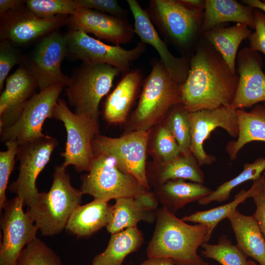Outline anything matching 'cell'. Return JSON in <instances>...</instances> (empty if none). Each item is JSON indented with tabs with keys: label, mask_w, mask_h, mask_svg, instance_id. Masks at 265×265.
<instances>
[{
	"label": "cell",
	"mask_w": 265,
	"mask_h": 265,
	"mask_svg": "<svg viewBox=\"0 0 265 265\" xmlns=\"http://www.w3.org/2000/svg\"><path fill=\"white\" fill-rule=\"evenodd\" d=\"M0 15V41L7 40L17 46L26 45L45 37L69 21L67 16L39 18L26 5Z\"/></svg>",
	"instance_id": "9a60e30c"
},
{
	"label": "cell",
	"mask_w": 265,
	"mask_h": 265,
	"mask_svg": "<svg viewBox=\"0 0 265 265\" xmlns=\"http://www.w3.org/2000/svg\"><path fill=\"white\" fill-rule=\"evenodd\" d=\"M112 206L108 201L94 199L78 206L71 214L65 229L79 237H88L106 226L110 218Z\"/></svg>",
	"instance_id": "d4e9b609"
},
{
	"label": "cell",
	"mask_w": 265,
	"mask_h": 265,
	"mask_svg": "<svg viewBox=\"0 0 265 265\" xmlns=\"http://www.w3.org/2000/svg\"><path fill=\"white\" fill-rule=\"evenodd\" d=\"M150 132L132 131L117 138L99 134L92 141L93 153L113 158L120 170L134 177L150 190L146 160Z\"/></svg>",
	"instance_id": "9c48e42d"
},
{
	"label": "cell",
	"mask_w": 265,
	"mask_h": 265,
	"mask_svg": "<svg viewBox=\"0 0 265 265\" xmlns=\"http://www.w3.org/2000/svg\"><path fill=\"white\" fill-rule=\"evenodd\" d=\"M248 265H260L253 261L248 260Z\"/></svg>",
	"instance_id": "7dc6e473"
},
{
	"label": "cell",
	"mask_w": 265,
	"mask_h": 265,
	"mask_svg": "<svg viewBox=\"0 0 265 265\" xmlns=\"http://www.w3.org/2000/svg\"><path fill=\"white\" fill-rule=\"evenodd\" d=\"M264 106L265 107V102L264 103Z\"/></svg>",
	"instance_id": "681fc988"
},
{
	"label": "cell",
	"mask_w": 265,
	"mask_h": 265,
	"mask_svg": "<svg viewBox=\"0 0 265 265\" xmlns=\"http://www.w3.org/2000/svg\"><path fill=\"white\" fill-rule=\"evenodd\" d=\"M254 9L234 0H206L202 30L204 32L230 22L254 28Z\"/></svg>",
	"instance_id": "484cf974"
},
{
	"label": "cell",
	"mask_w": 265,
	"mask_h": 265,
	"mask_svg": "<svg viewBox=\"0 0 265 265\" xmlns=\"http://www.w3.org/2000/svg\"><path fill=\"white\" fill-rule=\"evenodd\" d=\"M18 197L7 200L0 218V265H16L25 247L37 238L38 228Z\"/></svg>",
	"instance_id": "5bb4252c"
},
{
	"label": "cell",
	"mask_w": 265,
	"mask_h": 265,
	"mask_svg": "<svg viewBox=\"0 0 265 265\" xmlns=\"http://www.w3.org/2000/svg\"><path fill=\"white\" fill-rule=\"evenodd\" d=\"M153 140L151 152L156 163L168 162L181 154L177 141L164 123L157 129Z\"/></svg>",
	"instance_id": "8d00e7d4"
},
{
	"label": "cell",
	"mask_w": 265,
	"mask_h": 265,
	"mask_svg": "<svg viewBox=\"0 0 265 265\" xmlns=\"http://www.w3.org/2000/svg\"><path fill=\"white\" fill-rule=\"evenodd\" d=\"M213 191L203 184L178 179L155 187L153 193L162 207L175 214L186 205L198 202Z\"/></svg>",
	"instance_id": "cb8c5ba5"
},
{
	"label": "cell",
	"mask_w": 265,
	"mask_h": 265,
	"mask_svg": "<svg viewBox=\"0 0 265 265\" xmlns=\"http://www.w3.org/2000/svg\"><path fill=\"white\" fill-rule=\"evenodd\" d=\"M203 10L182 0H151L146 9L158 33L182 50L190 45L202 26Z\"/></svg>",
	"instance_id": "8992f818"
},
{
	"label": "cell",
	"mask_w": 265,
	"mask_h": 265,
	"mask_svg": "<svg viewBox=\"0 0 265 265\" xmlns=\"http://www.w3.org/2000/svg\"><path fill=\"white\" fill-rule=\"evenodd\" d=\"M7 150L0 152V210H2L7 201L6 190L8 181L15 164L18 145L9 141L5 143Z\"/></svg>",
	"instance_id": "74e56055"
},
{
	"label": "cell",
	"mask_w": 265,
	"mask_h": 265,
	"mask_svg": "<svg viewBox=\"0 0 265 265\" xmlns=\"http://www.w3.org/2000/svg\"><path fill=\"white\" fill-rule=\"evenodd\" d=\"M265 171V158L260 157L251 163H245L242 171L235 178L219 185L212 192L198 201L207 205L213 202H222L229 199L234 188L243 183L259 178Z\"/></svg>",
	"instance_id": "1f68e13d"
},
{
	"label": "cell",
	"mask_w": 265,
	"mask_h": 265,
	"mask_svg": "<svg viewBox=\"0 0 265 265\" xmlns=\"http://www.w3.org/2000/svg\"><path fill=\"white\" fill-rule=\"evenodd\" d=\"M142 81V74L138 69L123 76L105 104L104 117L108 123L119 124L126 120Z\"/></svg>",
	"instance_id": "44dd1931"
},
{
	"label": "cell",
	"mask_w": 265,
	"mask_h": 265,
	"mask_svg": "<svg viewBox=\"0 0 265 265\" xmlns=\"http://www.w3.org/2000/svg\"><path fill=\"white\" fill-rule=\"evenodd\" d=\"M72 29L92 33L115 45L129 43L133 39L134 27L126 18L107 14L96 10L79 8L69 18Z\"/></svg>",
	"instance_id": "ac0fdd59"
},
{
	"label": "cell",
	"mask_w": 265,
	"mask_h": 265,
	"mask_svg": "<svg viewBox=\"0 0 265 265\" xmlns=\"http://www.w3.org/2000/svg\"><path fill=\"white\" fill-rule=\"evenodd\" d=\"M134 18V30L145 44L152 46L158 53L160 60L169 73L183 84L188 74L189 59L177 57L169 51L166 43L152 23L146 9H144L136 0H127Z\"/></svg>",
	"instance_id": "d6986e66"
},
{
	"label": "cell",
	"mask_w": 265,
	"mask_h": 265,
	"mask_svg": "<svg viewBox=\"0 0 265 265\" xmlns=\"http://www.w3.org/2000/svg\"><path fill=\"white\" fill-rule=\"evenodd\" d=\"M137 106L130 120L129 131H148L170 110L181 104L182 84L175 79L157 58L151 61Z\"/></svg>",
	"instance_id": "3957f363"
},
{
	"label": "cell",
	"mask_w": 265,
	"mask_h": 265,
	"mask_svg": "<svg viewBox=\"0 0 265 265\" xmlns=\"http://www.w3.org/2000/svg\"><path fill=\"white\" fill-rule=\"evenodd\" d=\"M134 198L144 209L150 211H155L159 204L153 192L150 190L142 192Z\"/></svg>",
	"instance_id": "7bdbcfd3"
},
{
	"label": "cell",
	"mask_w": 265,
	"mask_h": 265,
	"mask_svg": "<svg viewBox=\"0 0 265 265\" xmlns=\"http://www.w3.org/2000/svg\"><path fill=\"white\" fill-rule=\"evenodd\" d=\"M263 65L260 55L249 47L242 49L238 53V82L231 105L235 109H244L265 102V74Z\"/></svg>",
	"instance_id": "e0dca14e"
},
{
	"label": "cell",
	"mask_w": 265,
	"mask_h": 265,
	"mask_svg": "<svg viewBox=\"0 0 265 265\" xmlns=\"http://www.w3.org/2000/svg\"><path fill=\"white\" fill-rule=\"evenodd\" d=\"M68 56L83 63L106 64L117 69L122 76L130 71L132 64L145 53L142 42L131 50L120 45H109L95 39L81 30L72 29L67 34Z\"/></svg>",
	"instance_id": "30bf717a"
},
{
	"label": "cell",
	"mask_w": 265,
	"mask_h": 265,
	"mask_svg": "<svg viewBox=\"0 0 265 265\" xmlns=\"http://www.w3.org/2000/svg\"><path fill=\"white\" fill-rule=\"evenodd\" d=\"M53 118L61 121L67 132L62 166L73 165L78 172L90 170L94 154L92 143L99 134L98 122L73 112L63 99H58L53 110Z\"/></svg>",
	"instance_id": "52a82bcc"
},
{
	"label": "cell",
	"mask_w": 265,
	"mask_h": 265,
	"mask_svg": "<svg viewBox=\"0 0 265 265\" xmlns=\"http://www.w3.org/2000/svg\"><path fill=\"white\" fill-rule=\"evenodd\" d=\"M251 187L247 190L242 189L230 203L208 210L197 211L181 219L185 222L206 225L208 227V232L205 242H208L217 224L223 219L227 218L230 213L237 210L240 203H244L247 198L251 197Z\"/></svg>",
	"instance_id": "4dcf8cb0"
},
{
	"label": "cell",
	"mask_w": 265,
	"mask_h": 265,
	"mask_svg": "<svg viewBox=\"0 0 265 265\" xmlns=\"http://www.w3.org/2000/svg\"><path fill=\"white\" fill-rule=\"evenodd\" d=\"M83 194L80 189L71 185L66 168L57 165L50 190L39 192L26 212L43 236H53L65 228L71 214L80 205Z\"/></svg>",
	"instance_id": "277c9868"
},
{
	"label": "cell",
	"mask_w": 265,
	"mask_h": 265,
	"mask_svg": "<svg viewBox=\"0 0 265 265\" xmlns=\"http://www.w3.org/2000/svg\"><path fill=\"white\" fill-rule=\"evenodd\" d=\"M238 134L236 140L229 141L226 151L231 160H235L240 150L254 141L265 142V107L256 105L250 111L237 110Z\"/></svg>",
	"instance_id": "4316f807"
},
{
	"label": "cell",
	"mask_w": 265,
	"mask_h": 265,
	"mask_svg": "<svg viewBox=\"0 0 265 265\" xmlns=\"http://www.w3.org/2000/svg\"><path fill=\"white\" fill-rule=\"evenodd\" d=\"M37 87L35 80L23 65L7 78L0 96V130L17 121Z\"/></svg>",
	"instance_id": "ffe728a7"
},
{
	"label": "cell",
	"mask_w": 265,
	"mask_h": 265,
	"mask_svg": "<svg viewBox=\"0 0 265 265\" xmlns=\"http://www.w3.org/2000/svg\"><path fill=\"white\" fill-rule=\"evenodd\" d=\"M64 86L55 84L40 90L27 102L21 116L12 125L0 130V140L12 141L18 146L44 136L42 128L53 110Z\"/></svg>",
	"instance_id": "7c38bea8"
},
{
	"label": "cell",
	"mask_w": 265,
	"mask_h": 265,
	"mask_svg": "<svg viewBox=\"0 0 265 265\" xmlns=\"http://www.w3.org/2000/svg\"><path fill=\"white\" fill-rule=\"evenodd\" d=\"M156 221L148 258H169L175 265H209L197 253L208 232L206 225L187 224L163 207L157 211Z\"/></svg>",
	"instance_id": "7a4b0ae2"
},
{
	"label": "cell",
	"mask_w": 265,
	"mask_h": 265,
	"mask_svg": "<svg viewBox=\"0 0 265 265\" xmlns=\"http://www.w3.org/2000/svg\"><path fill=\"white\" fill-rule=\"evenodd\" d=\"M204 37L212 45L227 65L236 74V59L241 42L250 36L251 31L248 26L241 24L230 27L214 28L204 32Z\"/></svg>",
	"instance_id": "f1b7e54d"
},
{
	"label": "cell",
	"mask_w": 265,
	"mask_h": 265,
	"mask_svg": "<svg viewBox=\"0 0 265 265\" xmlns=\"http://www.w3.org/2000/svg\"><path fill=\"white\" fill-rule=\"evenodd\" d=\"M80 7L91 9L116 17L127 18L128 10L115 0H75Z\"/></svg>",
	"instance_id": "60d3db41"
},
{
	"label": "cell",
	"mask_w": 265,
	"mask_h": 265,
	"mask_svg": "<svg viewBox=\"0 0 265 265\" xmlns=\"http://www.w3.org/2000/svg\"><path fill=\"white\" fill-rule=\"evenodd\" d=\"M80 180L83 194L106 201L134 198L148 190L134 177L120 170L113 158L103 155H94L88 173L82 175Z\"/></svg>",
	"instance_id": "ba28073f"
},
{
	"label": "cell",
	"mask_w": 265,
	"mask_h": 265,
	"mask_svg": "<svg viewBox=\"0 0 265 265\" xmlns=\"http://www.w3.org/2000/svg\"><path fill=\"white\" fill-rule=\"evenodd\" d=\"M265 4V0L262 1Z\"/></svg>",
	"instance_id": "c3c4849f"
},
{
	"label": "cell",
	"mask_w": 265,
	"mask_h": 265,
	"mask_svg": "<svg viewBox=\"0 0 265 265\" xmlns=\"http://www.w3.org/2000/svg\"><path fill=\"white\" fill-rule=\"evenodd\" d=\"M156 212L145 210L134 197L118 198L112 206L106 230L113 234L127 228L136 227L141 221L152 223L156 219Z\"/></svg>",
	"instance_id": "f546056e"
},
{
	"label": "cell",
	"mask_w": 265,
	"mask_h": 265,
	"mask_svg": "<svg viewBox=\"0 0 265 265\" xmlns=\"http://www.w3.org/2000/svg\"><path fill=\"white\" fill-rule=\"evenodd\" d=\"M251 197L256 208L253 215L257 220L265 238V171L253 181Z\"/></svg>",
	"instance_id": "ab89813d"
},
{
	"label": "cell",
	"mask_w": 265,
	"mask_h": 265,
	"mask_svg": "<svg viewBox=\"0 0 265 265\" xmlns=\"http://www.w3.org/2000/svg\"><path fill=\"white\" fill-rule=\"evenodd\" d=\"M201 247L203 256L222 265H248L247 256L237 245L232 244L227 235H221L217 244L203 242Z\"/></svg>",
	"instance_id": "d6a6232c"
},
{
	"label": "cell",
	"mask_w": 265,
	"mask_h": 265,
	"mask_svg": "<svg viewBox=\"0 0 265 265\" xmlns=\"http://www.w3.org/2000/svg\"><path fill=\"white\" fill-rule=\"evenodd\" d=\"M26 5V0H0V14Z\"/></svg>",
	"instance_id": "ee69618b"
},
{
	"label": "cell",
	"mask_w": 265,
	"mask_h": 265,
	"mask_svg": "<svg viewBox=\"0 0 265 265\" xmlns=\"http://www.w3.org/2000/svg\"><path fill=\"white\" fill-rule=\"evenodd\" d=\"M237 110L232 106H222L212 110H201L189 113L191 142L190 151L200 166L210 165L215 158L206 153L203 144L214 130L224 129L232 137L237 138L238 126Z\"/></svg>",
	"instance_id": "2e32d148"
},
{
	"label": "cell",
	"mask_w": 265,
	"mask_h": 265,
	"mask_svg": "<svg viewBox=\"0 0 265 265\" xmlns=\"http://www.w3.org/2000/svg\"><path fill=\"white\" fill-rule=\"evenodd\" d=\"M25 58L12 43L7 40L0 42V91L11 69L16 65H24Z\"/></svg>",
	"instance_id": "f35d334b"
},
{
	"label": "cell",
	"mask_w": 265,
	"mask_h": 265,
	"mask_svg": "<svg viewBox=\"0 0 265 265\" xmlns=\"http://www.w3.org/2000/svg\"><path fill=\"white\" fill-rule=\"evenodd\" d=\"M227 218L238 247L260 265H265V238L254 216L244 215L237 209Z\"/></svg>",
	"instance_id": "603a6c76"
},
{
	"label": "cell",
	"mask_w": 265,
	"mask_h": 265,
	"mask_svg": "<svg viewBox=\"0 0 265 265\" xmlns=\"http://www.w3.org/2000/svg\"><path fill=\"white\" fill-rule=\"evenodd\" d=\"M255 31L249 37V48L253 51L265 54V14L255 9L254 11Z\"/></svg>",
	"instance_id": "b9f144b4"
},
{
	"label": "cell",
	"mask_w": 265,
	"mask_h": 265,
	"mask_svg": "<svg viewBox=\"0 0 265 265\" xmlns=\"http://www.w3.org/2000/svg\"><path fill=\"white\" fill-rule=\"evenodd\" d=\"M68 56L67 34L54 31L38 43L24 66L35 80L40 90L61 84L67 86L70 77L63 73L61 66Z\"/></svg>",
	"instance_id": "4fadbf2b"
},
{
	"label": "cell",
	"mask_w": 265,
	"mask_h": 265,
	"mask_svg": "<svg viewBox=\"0 0 265 265\" xmlns=\"http://www.w3.org/2000/svg\"><path fill=\"white\" fill-rule=\"evenodd\" d=\"M238 82V74L230 71L215 49L200 47L189 59L181 86V104L189 113L231 106Z\"/></svg>",
	"instance_id": "6da1fadb"
},
{
	"label": "cell",
	"mask_w": 265,
	"mask_h": 265,
	"mask_svg": "<svg viewBox=\"0 0 265 265\" xmlns=\"http://www.w3.org/2000/svg\"><path fill=\"white\" fill-rule=\"evenodd\" d=\"M143 241V234L137 226L111 234L106 248L94 257L92 265H122L126 257L136 251Z\"/></svg>",
	"instance_id": "83f0119b"
},
{
	"label": "cell",
	"mask_w": 265,
	"mask_h": 265,
	"mask_svg": "<svg viewBox=\"0 0 265 265\" xmlns=\"http://www.w3.org/2000/svg\"><path fill=\"white\" fill-rule=\"evenodd\" d=\"M57 145L55 138L45 134L18 146L16 158L20 161L19 173L8 188L27 208L36 201L39 193L36 186L37 179Z\"/></svg>",
	"instance_id": "8fae6325"
},
{
	"label": "cell",
	"mask_w": 265,
	"mask_h": 265,
	"mask_svg": "<svg viewBox=\"0 0 265 265\" xmlns=\"http://www.w3.org/2000/svg\"><path fill=\"white\" fill-rule=\"evenodd\" d=\"M149 183L156 187L165 183L178 179L188 180L193 182L204 184L205 175L200 165L191 152L181 154L168 162L155 163L147 168Z\"/></svg>",
	"instance_id": "7402d4cb"
},
{
	"label": "cell",
	"mask_w": 265,
	"mask_h": 265,
	"mask_svg": "<svg viewBox=\"0 0 265 265\" xmlns=\"http://www.w3.org/2000/svg\"><path fill=\"white\" fill-rule=\"evenodd\" d=\"M120 74L110 65L83 63L73 73L66 88L67 99L75 113L98 122L100 103Z\"/></svg>",
	"instance_id": "5b68a950"
},
{
	"label": "cell",
	"mask_w": 265,
	"mask_h": 265,
	"mask_svg": "<svg viewBox=\"0 0 265 265\" xmlns=\"http://www.w3.org/2000/svg\"><path fill=\"white\" fill-rule=\"evenodd\" d=\"M189 112L182 104L175 106L165 118L164 124L177 141L181 154L190 152L191 142Z\"/></svg>",
	"instance_id": "836d02e7"
},
{
	"label": "cell",
	"mask_w": 265,
	"mask_h": 265,
	"mask_svg": "<svg viewBox=\"0 0 265 265\" xmlns=\"http://www.w3.org/2000/svg\"><path fill=\"white\" fill-rule=\"evenodd\" d=\"M140 265H175L170 259L166 258H148Z\"/></svg>",
	"instance_id": "f6af8a7d"
},
{
	"label": "cell",
	"mask_w": 265,
	"mask_h": 265,
	"mask_svg": "<svg viewBox=\"0 0 265 265\" xmlns=\"http://www.w3.org/2000/svg\"><path fill=\"white\" fill-rule=\"evenodd\" d=\"M26 5L35 15L43 19L71 16L80 8L75 0H27Z\"/></svg>",
	"instance_id": "d590c367"
},
{
	"label": "cell",
	"mask_w": 265,
	"mask_h": 265,
	"mask_svg": "<svg viewBox=\"0 0 265 265\" xmlns=\"http://www.w3.org/2000/svg\"><path fill=\"white\" fill-rule=\"evenodd\" d=\"M242 2L254 8L259 9L265 13V4L259 0H245Z\"/></svg>",
	"instance_id": "bcb514c9"
},
{
	"label": "cell",
	"mask_w": 265,
	"mask_h": 265,
	"mask_svg": "<svg viewBox=\"0 0 265 265\" xmlns=\"http://www.w3.org/2000/svg\"><path fill=\"white\" fill-rule=\"evenodd\" d=\"M16 265H63L57 254L36 238L23 250Z\"/></svg>",
	"instance_id": "e575fe53"
}]
</instances>
